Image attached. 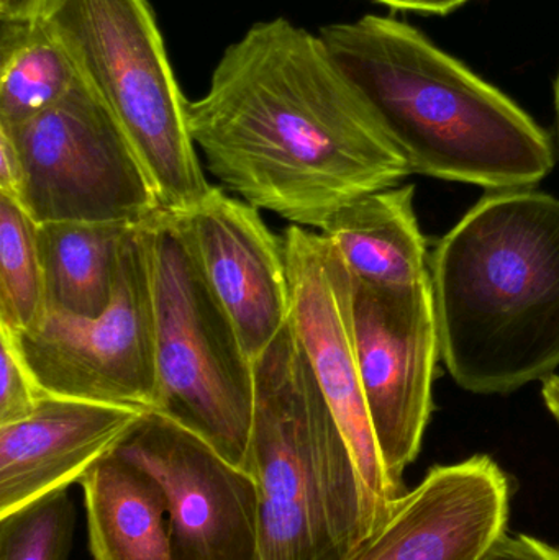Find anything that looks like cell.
I'll list each match as a JSON object with an SVG mask.
<instances>
[{
	"instance_id": "obj_7",
	"label": "cell",
	"mask_w": 559,
	"mask_h": 560,
	"mask_svg": "<svg viewBox=\"0 0 559 560\" xmlns=\"http://www.w3.org/2000/svg\"><path fill=\"white\" fill-rule=\"evenodd\" d=\"M0 131L22 164L15 202L38 225H141L163 210L130 140L84 75L48 110Z\"/></svg>"
},
{
	"instance_id": "obj_16",
	"label": "cell",
	"mask_w": 559,
	"mask_h": 560,
	"mask_svg": "<svg viewBox=\"0 0 559 560\" xmlns=\"http://www.w3.org/2000/svg\"><path fill=\"white\" fill-rule=\"evenodd\" d=\"M79 483L95 560H174L166 497L147 470L112 453Z\"/></svg>"
},
{
	"instance_id": "obj_21",
	"label": "cell",
	"mask_w": 559,
	"mask_h": 560,
	"mask_svg": "<svg viewBox=\"0 0 559 560\" xmlns=\"http://www.w3.org/2000/svg\"><path fill=\"white\" fill-rule=\"evenodd\" d=\"M0 361H2V390H0V427L15 423L28 417L43 397L45 390L30 372L28 365L23 361L16 349L12 331L0 326Z\"/></svg>"
},
{
	"instance_id": "obj_1",
	"label": "cell",
	"mask_w": 559,
	"mask_h": 560,
	"mask_svg": "<svg viewBox=\"0 0 559 560\" xmlns=\"http://www.w3.org/2000/svg\"><path fill=\"white\" fill-rule=\"evenodd\" d=\"M187 120L226 189L304 229L412 174L321 36L286 19L225 49Z\"/></svg>"
},
{
	"instance_id": "obj_13",
	"label": "cell",
	"mask_w": 559,
	"mask_h": 560,
	"mask_svg": "<svg viewBox=\"0 0 559 560\" xmlns=\"http://www.w3.org/2000/svg\"><path fill=\"white\" fill-rule=\"evenodd\" d=\"M179 215L203 275L255 362L291 313L282 238H276L256 207L217 187Z\"/></svg>"
},
{
	"instance_id": "obj_25",
	"label": "cell",
	"mask_w": 559,
	"mask_h": 560,
	"mask_svg": "<svg viewBox=\"0 0 559 560\" xmlns=\"http://www.w3.org/2000/svg\"><path fill=\"white\" fill-rule=\"evenodd\" d=\"M49 0H0V20H35L45 12Z\"/></svg>"
},
{
	"instance_id": "obj_4",
	"label": "cell",
	"mask_w": 559,
	"mask_h": 560,
	"mask_svg": "<svg viewBox=\"0 0 559 560\" xmlns=\"http://www.w3.org/2000/svg\"><path fill=\"white\" fill-rule=\"evenodd\" d=\"M253 364L258 560H341L377 520L291 322Z\"/></svg>"
},
{
	"instance_id": "obj_3",
	"label": "cell",
	"mask_w": 559,
	"mask_h": 560,
	"mask_svg": "<svg viewBox=\"0 0 559 560\" xmlns=\"http://www.w3.org/2000/svg\"><path fill=\"white\" fill-rule=\"evenodd\" d=\"M318 36L410 173L508 190L535 187L554 171L550 135L414 26L366 15Z\"/></svg>"
},
{
	"instance_id": "obj_9",
	"label": "cell",
	"mask_w": 559,
	"mask_h": 560,
	"mask_svg": "<svg viewBox=\"0 0 559 560\" xmlns=\"http://www.w3.org/2000/svg\"><path fill=\"white\" fill-rule=\"evenodd\" d=\"M353 315L364 400L391 489L399 497L404 472L422 450L442 361L430 276L400 289L353 280Z\"/></svg>"
},
{
	"instance_id": "obj_2",
	"label": "cell",
	"mask_w": 559,
	"mask_h": 560,
	"mask_svg": "<svg viewBox=\"0 0 559 560\" xmlns=\"http://www.w3.org/2000/svg\"><path fill=\"white\" fill-rule=\"evenodd\" d=\"M440 354L463 390L508 395L559 368V199L488 190L429 261Z\"/></svg>"
},
{
	"instance_id": "obj_19",
	"label": "cell",
	"mask_w": 559,
	"mask_h": 560,
	"mask_svg": "<svg viewBox=\"0 0 559 560\" xmlns=\"http://www.w3.org/2000/svg\"><path fill=\"white\" fill-rule=\"evenodd\" d=\"M38 223L9 197L0 196V326L28 331L46 313Z\"/></svg>"
},
{
	"instance_id": "obj_15",
	"label": "cell",
	"mask_w": 559,
	"mask_h": 560,
	"mask_svg": "<svg viewBox=\"0 0 559 560\" xmlns=\"http://www.w3.org/2000/svg\"><path fill=\"white\" fill-rule=\"evenodd\" d=\"M414 199V184L377 190L341 209L321 230L354 282L400 289L429 278L430 256Z\"/></svg>"
},
{
	"instance_id": "obj_10",
	"label": "cell",
	"mask_w": 559,
	"mask_h": 560,
	"mask_svg": "<svg viewBox=\"0 0 559 560\" xmlns=\"http://www.w3.org/2000/svg\"><path fill=\"white\" fill-rule=\"evenodd\" d=\"M289 322L357 460L376 520L397 499L391 489L364 400L353 315V279L322 233L291 225L282 233ZM377 523V522H376Z\"/></svg>"
},
{
	"instance_id": "obj_20",
	"label": "cell",
	"mask_w": 559,
	"mask_h": 560,
	"mask_svg": "<svg viewBox=\"0 0 559 560\" xmlns=\"http://www.w3.org/2000/svg\"><path fill=\"white\" fill-rule=\"evenodd\" d=\"M74 526L68 490L0 516V560H68Z\"/></svg>"
},
{
	"instance_id": "obj_14",
	"label": "cell",
	"mask_w": 559,
	"mask_h": 560,
	"mask_svg": "<svg viewBox=\"0 0 559 560\" xmlns=\"http://www.w3.org/2000/svg\"><path fill=\"white\" fill-rule=\"evenodd\" d=\"M144 413L46 395L28 417L0 427V516L81 482Z\"/></svg>"
},
{
	"instance_id": "obj_23",
	"label": "cell",
	"mask_w": 559,
	"mask_h": 560,
	"mask_svg": "<svg viewBox=\"0 0 559 560\" xmlns=\"http://www.w3.org/2000/svg\"><path fill=\"white\" fill-rule=\"evenodd\" d=\"M22 184V164L10 138L0 131V196L16 200Z\"/></svg>"
},
{
	"instance_id": "obj_18",
	"label": "cell",
	"mask_w": 559,
	"mask_h": 560,
	"mask_svg": "<svg viewBox=\"0 0 559 560\" xmlns=\"http://www.w3.org/2000/svg\"><path fill=\"white\" fill-rule=\"evenodd\" d=\"M81 78L43 15L0 20V127H16L48 110Z\"/></svg>"
},
{
	"instance_id": "obj_24",
	"label": "cell",
	"mask_w": 559,
	"mask_h": 560,
	"mask_svg": "<svg viewBox=\"0 0 559 560\" xmlns=\"http://www.w3.org/2000/svg\"><path fill=\"white\" fill-rule=\"evenodd\" d=\"M373 2L394 10H403V12L420 13V15H449L471 0H373Z\"/></svg>"
},
{
	"instance_id": "obj_17",
	"label": "cell",
	"mask_w": 559,
	"mask_h": 560,
	"mask_svg": "<svg viewBox=\"0 0 559 560\" xmlns=\"http://www.w3.org/2000/svg\"><path fill=\"white\" fill-rule=\"evenodd\" d=\"M128 223L53 222L36 229L46 310L97 316L114 295Z\"/></svg>"
},
{
	"instance_id": "obj_27",
	"label": "cell",
	"mask_w": 559,
	"mask_h": 560,
	"mask_svg": "<svg viewBox=\"0 0 559 560\" xmlns=\"http://www.w3.org/2000/svg\"><path fill=\"white\" fill-rule=\"evenodd\" d=\"M554 92H555V110H557L558 154H559V71L557 74V79H555Z\"/></svg>"
},
{
	"instance_id": "obj_11",
	"label": "cell",
	"mask_w": 559,
	"mask_h": 560,
	"mask_svg": "<svg viewBox=\"0 0 559 560\" xmlns=\"http://www.w3.org/2000/svg\"><path fill=\"white\" fill-rule=\"evenodd\" d=\"M114 453L163 489L174 560H258L259 492L248 470L154 411Z\"/></svg>"
},
{
	"instance_id": "obj_8",
	"label": "cell",
	"mask_w": 559,
	"mask_h": 560,
	"mask_svg": "<svg viewBox=\"0 0 559 560\" xmlns=\"http://www.w3.org/2000/svg\"><path fill=\"white\" fill-rule=\"evenodd\" d=\"M12 335L45 394L153 411L156 336L148 222L125 238L114 295L101 315L46 310L32 329Z\"/></svg>"
},
{
	"instance_id": "obj_26",
	"label": "cell",
	"mask_w": 559,
	"mask_h": 560,
	"mask_svg": "<svg viewBox=\"0 0 559 560\" xmlns=\"http://www.w3.org/2000/svg\"><path fill=\"white\" fill-rule=\"evenodd\" d=\"M541 397L551 417L559 424V375H551L547 381L541 382Z\"/></svg>"
},
{
	"instance_id": "obj_6",
	"label": "cell",
	"mask_w": 559,
	"mask_h": 560,
	"mask_svg": "<svg viewBox=\"0 0 559 560\" xmlns=\"http://www.w3.org/2000/svg\"><path fill=\"white\" fill-rule=\"evenodd\" d=\"M43 19L127 135L161 209L199 206L212 186L150 2L49 0Z\"/></svg>"
},
{
	"instance_id": "obj_22",
	"label": "cell",
	"mask_w": 559,
	"mask_h": 560,
	"mask_svg": "<svg viewBox=\"0 0 559 560\" xmlns=\"http://www.w3.org/2000/svg\"><path fill=\"white\" fill-rule=\"evenodd\" d=\"M478 560H559V548L534 536L505 533Z\"/></svg>"
},
{
	"instance_id": "obj_12",
	"label": "cell",
	"mask_w": 559,
	"mask_h": 560,
	"mask_svg": "<svg viewBox=\"0 0 559 560\" xmlns=\"http://www.w3.org/2000/svg\"><path fill=\"white\" fill-rule=\"evenodd\" d=\"M511 482L489 456L435 466L341 560H478L508 533Z\"/></svg>"
},
{
	"instance_id": "obj_5",
	"label": "cell",
	"mask_w": 559,
	"mask_h": 560,
	"mask_svg": "<svg viewBox=\"0 0 559 560\" xmlns=\"http://www.w3.org/2000/svg\"><path fill=\"white\" fill-rule=\"evenodd\" d=\"M154 336V413L176 421L246 470L255 364L200 268L179 213L148 220Z\"/></svg>"
}]
</instances>
